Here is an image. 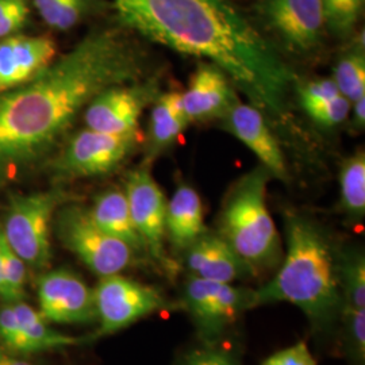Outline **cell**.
<instances>
[{
	"instance_id": "obj_1",
	"label": "cell",
	"mask_w": 365,
	"mask_h": 365,
	"mask_svg": "<svg viewBox=\"0 0 365 365\" xmlns=\"http://www.w3.org/2000/svg\"><path fill=\"white\" fill-rule=\"evenodd\" d=\"M144 54L117 29L95 30L25 84L0 93V190L49 155L102 92L144 78Z\"/></svg>"
},
{
	"instance_id": "obj_2",
	"label": "cell",
	"mask_w": 365,
	"mask_h": 365,
	"mask_svg": "<svg viewBox=\"0 0 365 365\" xmlns=\"http://www.w3.org/2000/svg\"><path fill=\"white\" fill-rule=\"evenodd\" d=\"M119 21L152 42L207 60L274 120L288 118L295 75L233 0H111Z\"/></svg>"
},
{
	"instance_id": "obj_3",
	"label": "cell",
	"mask_w": 365,
	"mask_h": 365,
	"mask_svg": "<svg viewBox=\"0 0 365 365\" xmlns=\"http://www.w3.org/2000/svg\"><path fill=\"white\" fill-rule=\"evenodd\" d=\"M256 309L289 303L307 318L315 336L339 334L341 315L339 248L312 218L298 212L286 215V252L274 277L255 288Z\"/></svg>"
},
{
	"instance_id": "obj_4",
	"label": "cell",
	"mask_w": 365,
	"mask_h": 365,
	"mask_svg": "<svg viewBox=\"0 0 365 365\" xmlns=\"http://www.w3.org/2000/svg\"><path fill=\"white\" fill-rule=\"evenodd\" d=\"M271 178L264 167L240 178L223 199L217 226V233L257 276L276 271L284 253L267 206Z\"/></svg>"
},
{
	"instance_id": "obj_5",
	"label": "cell",
	"mask_w": 365,
	"mask_h": 365,
	"mask_svg": "<svg viewBox=\"0 0 365 365\" xmlns=\"http://www.w3.org/2000/svg\"><path fill=\"white\" fill-rule=\"evenodd\" d=\"M63 202L64 196L57 190L9 197L1 232L9 247L31 271L43 272L51 265L53 220Z\"/></svg>"
},
{
	"instance_id": "obj_6",
	"label": "cell",
	"mask_w": 365,
	"mask_h": 365,
	"mask_svg": "<svg viewBox=\"0 0 365 365\" xmlns=\"http://www.w3.org/2000/svg\"><path fill=\"white\" fill-rule=\"evenodd\" d=\"M53 225L63 247L99 277L122 274L144 260L129 245L103 232L92 221L88 209L80 205L60 207Z\"/></svg>"
},
{
	"instance_id": "obj_7",
	"label": "cell",
	"mask_w": 365,
	"mask_h": 365,
	"mask_svg": "<svg viewBox=\"0 0 365 365\" xmlns=\"http://www.w3.org/2000/svg\"><path fill=\"white\" fill-rule=\"evenodd\" d=\"M180 312L192 321L200 342L217 344L242 314L256 309L255 288L185 277L179 295Z\"/></svg>"
},
{
	"instance_id": "obj_8",
	"label": "cell",
	"mask_w": 365,
	"mask_h": 365,
	"mask_svg": "<svg viewBox=\"0 0 365 365\" xmlns=\"http://www.w3.org/2000/svg\"><path fill=\"white\" fill-rule=\"evenodd\" d=\"M93 295L99 322L93 339L111 336L155 314L180 312L179 302H172L160 288L120 274L101 277Z\"/></svg>"
},
{
	"instance_id": "obj_9",
	"label": "cell",
	"mask_w": 365,
	"mask_h": 365,
	"mask_svg": "<svg viewBox=\"0 0 365 365\" xmlns=\"http://www.w3.org/2000/svg\"><path fill=\"white\" fill-rule=\"evenodd\" d=\"M125 194L131 218L143 238L148 260L168 276L179 271V264L168 256L165 248L167 203L163 190L152 176L148 165L131 170L126 178Z\"/></svg>"
},
{
	"instance_id": "obj_10",
	"label": "cell",
	"mask_w": 365,
	"mask_h": 365,
	"mask_svg": "<svg viewBox=\"0 0 365 365\" xmlns=\"http://www.w3.org/2000/svg\"><path fill=\"white\" fill-rule=\"evenodd\" d=\"M137 146V133L115 135L84 129L54 160L52 170L64 180L101 176L118 168Z\"/></svg>"
},
{
	"instance_id": "obj_11",
	"label": "cell",
	"mask_w": 365,
	"mask_h": 365,
	"mask_svg": "<svg viewBox=\"0 0 365 365\" xmlns=\"http://www.w3.org/2000/svg\"><path fill=\"white\" fill-rule=\"evenodd\" d=\"M339 348L349 365H365V257L359 248L339 249Z\"/></svg>"
},
{
	"instance_id": "obj_12",
	"label": "cell",
	"mask_w": 365,
	"mask_h": 365,
	"mask_svg": "<svg viewBox=\"0 0 365 365\" xmlns=\"http://www.w3.org/2000/svg\"><path fill=\"white\" fill-rule=\"evenodd\" d=\"M39 314L49 324L91 325L96 322L93 288L80 274L58 268L39 274Z\"/></svg>"
},
{
	"instance_id": "obj_13",
	"label": "cell",
	"mask_w": 365,
	"mask_h": 365,
	"mask_svg": "<svg viewBox=\"0 0 365 365\" xmlns=\"http://www.w3.org/2000/svg\"><path fill=\"white\" fill-rule=\"evenodd\" d=\"M87 341L54 330L25 300L4 303L0 307V344L9 352L29 354L60 351Z\"/></svg>"
},
{
	"instance_id": "obj_14",
	"label": "cell",
	"mask_w": 365,
	"mask_h": 365,
	"mask_svg": "<svg viewBox=\"0 0 365 365\" xmlns=\"http://www.w3.org/2000/svg\"><path fill=\"white\" fill-rule=\"evenodd\" d=\"M156 81L115 86L99 93L86 107L87 129L106 134L137 133L145 107L156 101Z\"/></svg>"
},
{
	"instance_id": "obj_15",
	"label": "cell",
	"mask_w": 365,
	"mask_h": 365,
	"mask_svg": "<svg viewBox=\"0 0 365 365\" xmlns=\"http://www.w3.org/2000/svg\"><path fill=\"white\" fill-rule=\"evenodd\" d=\"M262 18L292 52L317 49L325 33L321 0H262Z\"/></svg>"
},
{
	"instance_id": "obj_16",
	"label": "cell",
	"mask_w": 365,
	"mask_h": 365,
	"mask_svg": "<svg viewBox=\"0 0 365 365\" xmlns=\"http://www.w3.org/2000/svg\"><path fill=\"white\" fill-rule=\"evenodd\" d=\"M180 268L188 276L232 283L259 277L217 232L207 230L180 255Z\"/></svg>"
},
{
	"instance_id": "obj_17",
	"label": "cell",
	"mask_w": 365,
	"mask_h": 365,
	"mask_svg": "<svg viewBox=\"0 0 365 365\" xmlns=\"http://www.w3.org/2000/svg\"><path fill=\"white\" fill-rule=\"evenodd\" d=\"M226 130L259 157L262 167L280 180H287L288 170L280 145L257 107L237 101L221 118Z\"/></svg>"
},
{
	"instance_id": "obj_18",
	"label": "cell",
	"mask_w": 365,
	"mask_h": 365,
	"mask_svg": "<svg viewBox=\"0 0 365 365\" xmlns=\"http://www.w3.org/2000/svg\"><path fill=\"white\" fill-rule=\"evenodd\" d=\"M57 45L49 37L10 36L0 41V93L14 90L52 64Z\"/></svg>"
},
{
	"instance_id": "obj_19",
	"label": "cell",
	"mask_w": 365,
	"mask_h": 365,
	"mask_svg": "<svg viewBox=\"0 0 365 365\" xmlns=\"http://www.w3.org/2000/svg\"><path fill=\"white\" fill-rule=\"evenodd\" d=\"M227 75L211 63H199L182 92V107L190 122L222 118L238 101Z\"/></svg>"
},
{
	"instance_id": "obj_20",
	"label": "cell",
	"mask_w": 365,
	"mask_h": 365,
	"mask_svg": "<svg viewBox=\"0 0 365 365\" xmlns=\"http://www.w3.org/2000/svg\"><path fill=\"white\" fill-rule=\"evenodd\" d=\"M207 230L200 196L190 184H179L167 203L165 215V235L173 253L180 256Z\"/></svg>"
},
{
	"instance_id": "obj_21",
	"label": "cell",
	"mask_w": 365,
	"mask_h": 365,
	"mask_svg": "<svg viewBox=\"0 0 365 365\" xmlns=\"http://www.w3.org/2000/svg\"><path fill=\"white\" fill-rule=\"evenodd\" d=\"M88 212L91 215L92 221L103 232L120 240L135 253H138L144 260H148L143 238L138 235L131 218L129 203L123 190H106L93 199Z\"/></svg>"
},
{
	"instance_id": "obj_22",
	"label": "cell",
	"mask_w": 365,
	"mask_h": 365,
	"mask_svg": "<svg viewBox=\"0 0 365 365\" xmlns=\"http://www.w3.org/2000/svg\"><path fill=\"white\" fill-rule=\"evenodd\" d=\"M153 103L148 130V158L150 160L175 144L191 123L182 107V92L158 95Z\"/></svg>"
},
{
	"instance_id": "obj_23",
	"label": "cell",
	"mask_w": 365,
	"mask_h": 365,
	"mask_svg": "<svg viewBox=\"0 0 365 365\" xmlns=\"http://www.w3.org/2000/svg\"><path fill=\"white\" fill-rule=\"evenodd\" d=\"M341 210L351 222L359 223L365 215V155L363 150L346 158L339 172Z\"/></svg>"
},
{
	"instance_id": "obj_24",
	"label": "cell",
	"mask_w": 365,
	"mask_h": 365,
	"mask_svg": "<svg viewBox=\"0 0 365 365\" xmlns=\"http://www.w3.org/2000/svg\"><path fill=\"white\" fill-rule=\"evenodd\" d=\"M34 6L48 26L66 31L86 16L91 0H34Z\"/></svg>"
},
{
	"instance_id": "obj_25",
	"label": "cell",
	"mask_w": 365,
	"mask_h": 365,
	"mask_svg": "<svg viewBox=\"0 0 365 365\" xmlns=\"http://www.w3.org/2000/svg\"><path fill=\"white\" fill-rule=\"evenodd\" d=\"M339 93L351 103L365 98L364 49L344 56L334 68V78Z\"/></svg>"
},
{
	"instance_id": "obj_26",
	"label": "cell",
	"mask_w": 365,
	"mask_h": 365,
	"mask_svg": "<svg viewBox=\"0 0 365 365\" xmlns=\"http://www.w3.org/2000/svg\"><path fill=\"white\" fill-rule=\"evenodd\" d=\"M365 0H321L325 25L336 36L346 37L357 25Z\"/></svg>"
},
{
	"instance_id": "obj_27",
	"label": "cell",
	"mask_w": 365,
	"mask_h": 365,
	"mask_svg": "<svg viewBox=\"0 0 365 365\" xmlns=\"http://www.w3.org/2000/svg\"><path fill=\"white\" fill-rule=\"evenodd\" d=\"M1 227V226H0ZM0 252L3 262L4 283L9 294V303L22 302L26 298L27 265L4 240L0 230Z\"/></svg>"
},
{
	"instance_id": "obj_28",
	"label": "cell",
	"mask_w": 365,
	"mask_h": 365,
	"mask_svg": "<svg viewBox=\"0 0 365 365\" xmlns=\"http://www.w3.org/2000/svg\"><path fill=\"white\" fill-rule=\"evenodd\" d=\"M176 365H242L240 359L229 349L217 344L200 342V345L182 353Z\"/></svg>"
},
{
	"instance_id": "obj_29",
	"label": "cell",
	"mask_w": 365,
	"mask_h": 365,
	"mask_svg": "<svg viewBox=\"0 0 365 365\" xmlns=\"http://www.w3.org/2000/svg\"><path fill=\"white\" fill-rule=\"evenodd\" d=\"M27 0H0V38L24 29L29 19Z\"/></svg>"
},
{
	"instance_id": "obj_30",
	"label": "cell",
	"mask_w": 365,
	"mask_h": 365,
	"mask_svg": "<svg viewBox=\"0 0 365 365\" xmlns=\"http://www.w3.org/2000/svg\"><path fill=\"white\" fill-rule=\"evenodd\" d=\"M298 93L300 103L306 111L341 95L333 78H318L300 84Z\"/></svg>"
},
{
	"instance_id": "obj_31",
	"label": "cell",
	"mask_w": 365,
	"mask_h": 365,
	"mask_svg": "<svg viewBox=\"0 0 365 365\" xmlns=\"http://www.w3.org/2000/svg\"><path fill=\"white\" fill-rule=\"evenodd\" d=\"M351 111V102L345 99L342 95L327 101L322 105L315 106L307 110L306 113L313 118L314 120L324 126H334L344 122Z\"/></svg>"
},
{
	"instance_id": "obj_32",
	"label": "cell",
	"mask_w": 365,
	"mask_h": 365,
	"mask_svg": "<svg viewBox=\"0 0 365 365\" xmlns=\"http://www.w3.org/2000/svg\"><path fill=\"white\" fill-rule=\"evenodd\" d=\"M260 365H318L309 345L303 341L297 342L267 357Z\"/></svg>"
},
{
	"instance_id": "obj_33",
	"label": "cell",
	"mask_w": 365,
	"mask_h": 365,
	"mask_svg": "<svg viewBox=\"0 0 365 365\" xmlns=\"http://www.w3.org/2000/svg\"><path fill=\"white\" fill-rule=\"evenodd\" d=\"M0 365H34L25 359L15 356L9 351H1L0 349Z\"/></svg>"
},
{
	"instance_id": "obj_34",
	"label": "cell",
	"mask_w": 365,
	"mask_h": 365,
	"mask_svg": "<svg viewBox=\"0 0 365 365\" xmlns=\"http://www.w3.org/2000/svg\"><path fill=\"white\" fill-rule=\"evenodd\" d=\"M365 123V98L354 102V125L357 128H364Z\"/></svg>"
},
{
	"instance_id": "obj_35",
	"label": "cell",
	"mask_w": 365,
	"mask_h": 365,
	"mask_svg": "<svg viewBox=\"0 0 365 365\" xmlns=\"http://www.w3.org/2000/svg\"><path fill=\"white\" fill-rule=\"evenodd\" d=\"M1 230V227H0ZM0 299L4 303H9V294H7V288L4 283V274H3V262H1V252H0Z\"/></svg>"
}]
</instances>
